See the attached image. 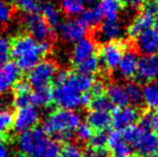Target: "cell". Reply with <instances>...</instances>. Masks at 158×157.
<instances>
[{
    "instance_id": "6da1fadb",
    "label": "cell",
    "mask_w": 158,
    "mask_h": 157,
    "mask_svg": "<svg viewBox=\"0 0 158 157\" xmlns=\"http://www.w3.org/2000/svg\"><path fill=\"white\" fill-rule=\"evenodd\" d=\"M11 56L21 71L29 72L51 51L48 41L38 42L28 34H19L10 40Z\"/></svg>"
},
{
    "instance_id": "7a4b0ae2",
    "label": "cell",
    "mask_w": 158,
    "mask_h": 157,
    "mask_svg": "<svg viewBox=\"0 0 158 157\" xmlns=\"http://www.w3.org/2000/svg\"><path fill=\"white\" fill-rule=\"evenodd\" d=\"M80 124L81 116L77 111L58 109L46 116L42 129L48 136L55 137L58 141L68 143L73 138Z\"/></svg>"
},
{
    "instance_id": "3957f363",
    "label": "cell",
    "mask_w": 158,
    "mask_h": 157,
    "mask_svg": "<svg viewBox=\"0 0 158 157\" xmlns=\"http://www.w3.org/2000/svg\"><path fill=\"white\" fill-rule=\"evenodd\" d=\"M48 141L50 140L48 134L43 131V129L37 127L21 132L16 139L19 152L35 157L38 156V154L42 151Z\"/></svg>"
},
{
    "instance_id": "277c9868",
    "label": "cell",
    "mask_w": 158,
    "mask_h": 157,
    "mask_svg": "<svg viewBox=\"0 0 158 157\" xmlns=\"http://www.w3.org/2000/svg\"><path fill=\"white\" fill-rule=\"evenodd\" d=\"M82 96L83 94L68 81L60 85H55L53 89V102L59 109L75 111L82 105Z\"/></svg>"
},
{
    "instance_id": "5b68a950",
    "label": "cell",
    "mask_w": 158,
    "mask_h": 157,
    "mask_svg": "<svg viewBox=\"0 0 158 157\" xmlns=\"http://www.w3.org/2000/svg\"><path fill=\"white\" fill-rule=\"evenodd\" d=\"M56 72L57 67L54 61L50 59H44L38 63L28 72L27 81L35 88L48 86V84L54 80Z\"/></svg>"
},
{
    "instance_id": "8992f818",
    "label": "cell",
    "mask_w": 158,
    "mask_h": 157,
    "mask_svg": "<svg viewBox=\"0 0 158 157\" xmlns=\"http://www.w3.org/2000/svg\"><path fill=\"white\" fill-rule=\"evenodd\" d=\"M124 53L125 46L121 42H106L100 48L99 51L98 59L100 61V66L108 71L117 70Z\"/></svg>"
},
{
    "instance_id": "52a82bcc",
    "label": "cell",
    "mask_w": 158,
    "mask_h": 157,
    "mask_svg": "<svg viewBox=\"0 0 158 157\" xmlns=\"http://www.w3.org/2000/svg\"><path fill=\"white\" fill-rule=\"evenodd\" d=\"M157 13H158V6H156V3L151 2V3L146 4L143 10L135 17V19L128 26V28H127L128 36L135 38L142 31L152 27Z\"/></svg>"
},
{
    "instance_id": "ba28073f",
    "label": "cell",
    "mask_w": 158,
    "mask_h": 157,
    "mask_svg": "<svg viewBox=\"0 0 158 157\" xmlns=\"http://www.w3.org/2000/svg\"><path fill=\"white\" fill-rule=\"evenodd\" d=\"M24 26L28 31V35L38 42L48 41V39L53 36L52 28L42 17V15L38 13L26 15L24 17Z\"/></svg>"
},
{
    "instance_id": "9c48e42d",
    "label": "cell",
    "mask_w": 158,
    "mask_h": 157,
    "mask_svg": "<svg viewBox=\"0 0 158 157\" xmlns=\"http://www.w3.org/2000/svg\"><path fill=\"white\" fill-rule=\"evenodd\" d=\"M131 147L141 157L155 155L158 152V136L155 131L141 129L131 143Z\"/></svg>"
},
{
    "instance_id": "30bf717a",
    "label": "cell",
    "mask_w": 158,
    "mask_h": 157,
    "mask_svg": "<svg viewBox=\"0 0 158 157\" xmlns=\"http://www.w3.org/2000/svg\"><path fill=\"white\" fill-rule=\"evenodd\" d=\"M40 122V111L33 105H28L16 111L13 119V129L15 132H23L35 128Z\"/></svg>"
},
{
    "instance_id": "8fae6325",
    "label": "cell",
    "mask_w": 158,
    "mask_h": 157,
    "mask_svg": "<svg viewBox=\"0 0 158 157\" xmlns=\"http://www.w3.org/2000/svg\"><path fill=\"white\" fill-rule=\"evenodd\" d=\"M60 38L68 43H77L80 40L86 38L87 28L81 23L80 19H67L61 22L58 26Z\"/></svg>"
},
{
    "instance_id": "7c38bea8",
    "label": "cell",
    "mask_w": 158,
    "mask_h": 157,
    "mask_svg": "<svg viewBox=\"0 0 158 157\" xmlns=\"http://www.w3.org/2000/svg\"><path fill=\"white\" fill-rule=\"evenodd\" d=\"M140 118V113L138 109L133 105L117 108L112 114V125L115 130L123 131L124 129L133 126Z\"/></svg>"
},
{
    "instance_id": "4fadbf2b",
    "label": "cell",
    "mask_w": 158,
    "mask_h": 157,
    "mask_svg": "<svg viewBox=\"0 0 158 157\" xmlns=\"http://www.w3.org/2000/svg\"><path fill=\"white\" fill-rule=\"evenodd\" d=\"M137 76L141 81L153 82L158 80V55H143L139 58Z\"/></svg>"
},
{
    "instance_id": "5bb4252c",
    "label": "cell",
    "mask_w": 158,
    "mask_h": 157,
    "mask_svg": "<svg viewBox=\"0 0 158 157\" xmlns=\"http://www.w3.org/2000/svg\"><path fill=\"white\" fill-rule=\"evenodd\" d=\"M135 48L143 55H154L158 53V31L155 28L142 31L135 37Z\"/></svg>"
},
{
    "instance_id": "9a60e30c",
    "label": "cell",
    "mask_w": 158,
    "mask_h": 157,
    "mask_svg": "<svg viewBox=\"0 0 158 157\" xmlns=\"http://www.w3.org/2000/svg\"><path fill=\"white\" fill-rule=\"evenodd\" d=\"M97 45L96 42L90 38H84L74 43L71 52V61L74 65H80L84 60L95 56Z\"/></svg>"
},
{
    "instance_id": "2e32d148",
    "label": "cell",
    "mask_w": 158,
    "mask_h": 157,
    "mask_svg": "<svg viewBox=\"0 0 158 157\" xmlns=\"http://www.w3.org/2000/svg\"><path fill=\"white\" fill-rule=\"evenodd\" d=\"M21 78V70L13 61L0 67V95L8 92Z\"/></svg>"
},
{
    "instance_id": "e0dca14e",
    "label": "cell",
    "mask_w": 158,
    "mask_h": 157,
    "mask_svg": "<svg viewBox=\"0 0 158 157\" xmlns=\"http://www.w3.org/2000/svg\"><path fill=\"white\" fill-rule=\"evenodd\" d=\"M124 36V28L118 21L106 19L100 25L97 31V37L102 42H116Z\"/></svg>"
},
{
    "instance_id": "ac0fdd59",
    "label": "cell",
    "mask_w": 158,
    "mask_h": 157,
    "mask_svg": "<svg viewBox=\"0 0 158 157\" xmlns=\"http://www.w3.org/2000/svg\"><path fill=\"white\" fill-rule=\"evenodd\" d=\"M106 147L115 157H129L132 153L131 145L124 139L122 132L118 130H114L108 134Z\"/></svg>"
},
{
    "instance_id": "d6986e66",
    "label": "cell",
    "mask_w": 158,
    "mask_h": 157,
    "mask_svg": "<svg viewBox=\"0 0 158 157\" xmlns=\"http://www.w3.org/2000/svg\"><path fill=\"white\" fill-rule=\"evenodd\" d=\"M139 57L138 54L132 50H127L124 53L122 60L117 68L119 76L125 80H130L137 76Z\"/></svg>"
},
{
    "instance_id": "ffe728a7",
    "label": "cell",
    "mask_w": 158,
    "mask_h": 157,
    "mask_svg": "<svg viewBox=\"0 0 158 157\" xmlns=\"http://www.w3.org/2000/svg\"><path fill=\"white\" fill-rule=\"evenodd\" d=\"M106 97L111 101L113 107L122 108L126 107L129 103V98L127 95L126 85L122 83H112L106 87Z\"/></svg>"
},
{
    "instance_id": "44dd1931",
    "label": "cell",
    "mask_w": 158,
    "mask_h": 157,
    "mask_svg": "<svg viewBox=\"0 0 158 157\" xmlns=\"http://www.w3.org/2000/svg\"><path fill=\"white\" fill-rule=\"evenodd\" d=\"M86 123L97 131H104L112 124V115L109 112L92 110L86 116Z\"/></svg>"
},
{
    "instance_id": "7402d4cb",
    "label": "cell",
    "mask_w": 158,
    "mask_h": 157,
    "mask_svg": "<svg viewBox=\"0 0 158 157\" xmlns=\"http://www.w3.org/2000/svg\"><path fill=\"white\" fill-rule=\"evenodd\" d=\"M142 102L150 110H158V80L144 84L142 87Z\"/></svg>"
},
{
    "instance_id": "603a6c76",
    "label": "cell",
    "mask_w": 158,
    "mask_h": 157,
    "mask_svg": "<svg viewBox=\"0 0 158 157\" xmlns=\"http://www.w3.org/2000/svg\"><path fill=\"white\" fill-rule=\"evenodd\" d=\"M79 19L86 28H95L101 24L103 19V14L99 6H92L82 12Z\"/></svg>"
},
{
    "instance_id": "cb8c5ba5",
    "label": "cell",
    "mask_w": 158,
    "mask_h": 157,
    "mask_svg": "<svg viewBox=\"0 0 158 157\" xmlns=\"http://www.w3.org/2000/svg\"><path fill=\"white\" fill-rule=\"evenodd\" d=\"M42 17L50 25V27H58L61 24V13L57 6L51 1H45L40 6Z\"/></svg>"
},
{
    "instance_id": "d4e9b609",
    "label": "cell",
    "mask_w": 158,
    "mask_h": 157,
    "mask_svg": "<svg viewBox=\"0 0 158 157\" xmlns=\"http://www.w3.org/2000/svg\"><path fill=\"white\" fill-rule=\"evenodd\" d=\"M121 0H100L99 8L101 10L103 17L109 21H118V15L122 11Z\"/></svg>"
},
{
    "instance_id": "484cf974",
    "label": "cell",
    "mask_w": 158,
    "mask_h": 157,
    "mask_svg": "<svg viewBox=\"0 0 158 157\" xmlns=\"http://www.w3.org/2000/svg\"><path fill=\"white\" fill-rule=\"evenodd\" d=\"M68 82L72 84L81 94H86L90 90L95 81L92 76L80 73V72H73V73H69Z\"/></svg>"
},
{
    "instance_id": "4316f807",
    "label": "cell",
    "mask_w": 158,
    "mask_h": 157,
    "mask_svg": "<svg viewBox=\"0 0 158 157\" xmlns=\"http://www.w3.org/2000/svg\"><path fill=\"white\" fill-rule=\"evenodd\" d=\"M53 102V90L48 86L38 87L31 93V105L39 108L48 107Z\"/></svg>"
},
{
    "instance_id": "83f0119b",
    "label": "cell",
    "mask_w": 158,
    "mask_h": 157,
    "mask_svg": "<svg viewBox=\"0 0 158 157\" xmlns=\"http://www.w3.org/2000/svg\"><path fill=\"white\" fill-rule=\"evenodd\" d=\"M61 11L68 16H79L85 10L84 0H59Z\"/></svg>"
},
{
    "instance_id": "f1b7e54d",
    "label": "cell",
    "mask_w": 158,
    "mask_h": 157,
    "mask_svg": "<svg viewBox=\"0 0 158 157\" xmlns=\"http://www.w3.org/2000/svg\"><path fill=\"white\" fill-rule=\"evenodd\" d=\"M13 116L12 112L8 109H0V142L6 141L9 138V130L13 127Z\"/></svg>"
},
{
    "instance_id": "f546056e",
    "label": "cell",
    "mask_w": 158,
    "mask_h": 157,
    "mask_svg": "<svg viewBox=\"0 0 158 157\" xmlns=\"http://www.w3.org/2000/svg\"><path fill=\"white\" fill-rule=\"evenodd\" d=\"M77 72L93 76V74H95L96 72L99 70L100 61L96 56H93V57H90V58L84 60L83 63H81L80 65H77Z\"/></svg>"
},
{
    "instance_id": "4dcf8cb0",
    "label": "cell",
    "mask_w": 158,
    "mask_h": 157,
    "mask_svg": "<svg viewBox=\"0 0 158 157\" xmlns=\"http://www.w3.org/2000/svg\"><path fill=\"white\" fill-rule=\"evenodd\" d=\"M127 95H128L129 102L132 105H140L142 103V88L139 84L137 83H129L126 85Z\"/></svg>"
},
{
    "instance_id": "1f68e13d",
    "label": "cell",
    "mask_w": 158,
    "mask_h": 157,
    "mask_svg": "<svg viewBox=\"0 0 158 157\" xmlns=\"http://www.w3.org/2000/svg\"><path fill=\"white\" fill-rule=\"evenodd\" d=\"M89 105H90V109L94 110V111L109 112L110 110L113 109V105L108 99V97L106 96L93 97Z\"/></svg>"
},
{
    "instance_id": "d6a6232c",
    "label": "cell",
    "mask_w": 158,
    "mask_h": 157,
    "mask_svg": "<svg viewBox=\"0 0 158 157\" xmlns=\"http://www.w3.org/2000/svg\"><path fill=\"white\" fill-rule=\"evenodd\" d=\"M59 157H83V151L77 143L68 142L60 149Z\"/></svg>"
},
{
    "instance_id": "836d02e7",
    "label": "cell",
    "mask_w": 158,
    "mask_h": 157,
    "mask_svg": "<svg viewBox=\"0 0 158 157\" xmlns=\"http://www.w3.org/2000/svg\"><path fill=\"white\" fill-rule=\"evenodd\" d=\"M14 4L17 9L27 13V14L37 13L40 10L38 0H14Z\"/></svg>"
},
{
    "instance_id": "e575fe53",
    "label": "cell",
    "mask_w": 158,
    "mask_h": 157,
    "mask_svg": "<svg viewBox=\"0 0 158 157\" xmlns=\"http://www.w3.org/2000/svg\"><path fill=\"white\" fill-rule=\"evenodd\" d=\"M60 149L61 147H59V143L57 141L50 140L37 157H59Z\"/></svg>"
},
{
    "instance_id": "d590c367",
    "label": "cell",
    "mask_w": 158,
    "mask_h": 157,
    "mask_svg": "<svg viewBox=\"0 0 158 157\" xmlns=\"http://www.w3.org/2000/svg\"><path fill=\"white\" fill-rule=\"evenodd\" d=\"M93 134H94L93 128L87 123H81L75 130V136H77V140L81 141V142L90 141Z\"/></svg>"
},
{
    "instance_id": "8d00e7d4",
    "label": "cell",
    "mask_w": 158,
    "mask_h": 157,
    "mask_svg": "<svg viewBox=\"0 0 158 157\" xmlns=\"http://www.w3.org/2000/svg\"><path fill=\"white\" fill-rule=\"evenodd\" d=\"M13 15V6L9 2L0 0V27L11 21Z\"/></svg>"
},
{
    "instance_id": "74e56055",
    "label": "cell",
    "mask_w": 158,
    "mask_h": 157,
    "mask_svg": "<svg viewBox=\"0 0 158 157\" xmlns=\"http://www.w3.org/2000/svg\"><path fill=\"white\" fill-rule=\"evenodd\" d=\"M11 57V44L6 38L0 37V67L6 65Z\"/></svg>"
},
{
    "instance_id": "f35d334b",
    "label": "cell",
    "mask_w": 158,
    "mask_h": 157,
    "mask_svg": "<svg viewBox=\"0 0 158 157\" xmlns=\"http://www.w3.org/2000/svg\"><path fill=\"white\" fill-rule=\"evenodd\" d=\"M12 103L13 107L17 108V110L22 109V108H26L28 105H31V92L14 94Z\"/></svg>"
},
{
    "instance_id": "ab89813d",
    "label": "cell",
    "mask_w": 158,
    "mask_h": 157,
    "mask_svg": "<svg viewBox=\"0 0 158 157\" xmlns=\"http://www.w3.org/2000/svg\"><path fill=\"white\" fill-rule=\"evenodd\" d=\"M108 144V134L106 131H96L90 139V147L96 149L106 150Z\"/></svg>"
},
{
    "instance_id": "60d3db41",
    "label": "cell",
    "mask_w": 158,
    "mask_h": 157,
    "mask_svg": "<svg viewBox=\"0 0 158 157\" xmlns=\"http://www.w3.org/2000/svg\"><path fill=\"white\" fill-rule=\"evenodd\" d=\"M153 121H154V114L144 113L139 118V127L143 130H151L153 128Z\"/></svg>"
},
{
    "instance_id": "b9f144b4",
    "label": "cell",
    "mask_w": 158,
    "mask_h": 157,
    "mask_svg": "<svg viewBox=\"0 0 158 157\" xmlns=\"http://www.w3.org/2000/svg\"><path fill=\"white\" fill-rule=\"evenodd\" d=\"M13 93L19 94V93H30L31 92V85L28 83L27 80H19L13 86Z\"/></svg>"
},
{
    "instance_id": "7bdbcfd3",
    "label": "cell",
    "mask_w": 158,
    "mask_h": 157,
    "mask_svg": "<svg viewBox=\"0 0 158 157\" xmlns=\"http://www.w3.org/2000/svg\"><path fill=\"white\" fill-rule=\"evenodd\" d=\"M106 150L96 149L93 147H86L83 151V157H106Z\"/></svg>"
},
{
    "instance_id": "ee69618b",
    "label": "cell",
    "mask_w": 158,
    "mask_h": 157,
    "mask_svg": "<svg viewBox=\"0 0 158 157\" xmlns=\"http://www.w3.org/2000/svg\"><path fill=\"white\" fill-rule=\"evenodd\" d=\"M106 89V87L103 82L97 81V82H94V84H93L92 88H90V93H92V95L94 97H100V96H103Z\"/></svg>"
},
{
    "instance_id": "f6af8a7d",
    "label": "cell",
    "mask_w": 158,
    "mask_h": 157,
    "mask_svg": "<svg viewBox=\"0 0 158 157\" xmlns=\"http://www.w3.org/2000/svg\"><path fill=\"white\" fill-rule=\"evenodd\" d=\"M68 78H69V72L64 71V70H60V71L57 70L53 82L55 83V85H60V84L66 83L68 81Z\"/></svg>"
},
{
    "instance_id": "bcb514c9",
    "label": "cell",
    "mask_w": 158,
    "mask_h": 157,
    "mask_svg": "<svg viewBox=\"0 0 158 157\" xmlns=\"http://www.w3.org/2000/svg\"><path fill=\"white\" fill-rule=\"evenodd\" d=\"M124 6H128L130 9H139L146 3L148 0H121Z\"/></svg>"
},
{
    "instance_id": "7dc6e473",
    "label": "cell",
    "mask_w": 158,
    "mask_h": 157,
    "mask_svg": "<svg viewBox=\"0 0 158 157\" xmlns=\"http://www.w3.org/2000/svg\"><path fill=\"white\" fill-rule=\"evenodd\" d=\"M0 157H9V150L3 142H0Z\"/></svg>"
},
{
    "instance_id": "c3c4849f",
    "label": "cell",
    "mask_w": 158,
    "mask_h": 157,
    "mask_svg": "<svg viewBox=\"0 0 158 157\" xmlns=\"http://www.w3.org/2000/svg\"><path fill=\"white\" fill-rule=\"evenodd\" d=\"M153 128L155 130V134L158 136V110L154 113V121H153Z\"/></svg>"
},
{
    "instance_id": "681fc988",
    "label": "cell",
    "mask_w": 158,
    "mask_h": 157,
    "mask_svg": "<svg viewBox=\"0 0 158 157\" xmlns=\"http://www.w3.org/2000/svg\"><path fill=\"white\" fill-rule=\"evenodd\" d=\"M13 157H31V156H29L28 154L23 153V152H19V153H15Z\"/></svg>"
},
{
    "instance_id": "f907efd6",
    "label": "cell",
    "mask_w": 158,
    "mask_h": 157,
    "mask_svg": "<svg viewBox=\"0 0 158 157\" xmlns=\"http://www.w3.org/2000/svg\"><path fill=\"white\" fill-rule=\"evenodd\" d=\"M85 1V3H88L90 4V6H94L95 3H97L98 1H100V0H84Z\"/></svg>"
},
{
    "instance_id": "816d5d0a",
    "label": "cell",
    "mask_w": 158,
    "mask_h": 157,
    "mask_svg": "<svg viewBox=\"0 0 158 157\" xmlns=\"http://www.w3.org/2000/svg\"><path fill=\"white\" fill-rule=\"evenodd\" d=\"M154 26H155V29L158 31V13L156 14V16H155V19H154Z\"/></svg>"
},
{
    "instance_id": "f5cc1de1",
    "label": "cell",
    "mask_w": 158,
    "mask_h": 157,
    "mask_svg": "<svg viewBox=\"0 0 158 157\" xmlns=\"http://www.w3.org/2000/svg\"><path fill=\"white\" fill-rule=\"evenodd\" d=\"M148 157H158L157 154H155V155H153V156H148Z\"/></svg>"
},
{
    "instance_id": "db71d44e",
    "label": "cell",
    "mask_w": 158,
    "mask_h": 157,
    "mask_svg": "<svg viewBox=\"0 0 158 157\" xmlns=\"http://www.w3.org/2000/svg\"><path fill=\"white\" fill-rule=\"evenodd\" d=\"M110 157H115V156H110Z\"/></svg>"
}]
</instances>
